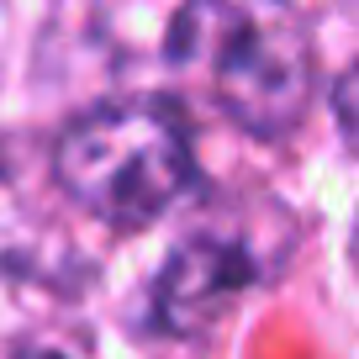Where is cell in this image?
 I'll return each instance as SVG.
<instances>
[{
  "mask_svg": "<svg viewBox=\"0 0 359 359\" xmlns=\"http://www.w3.org/2000/svg\"><path fill=\"white\" fill-rule=\"evenodd\" d=\"M164 58L248 137H285L312 106V37L291 0H191L169 22Z\"/></svg>",
  "mask_w": 359,
  "mask_h": 359,
  "instance_id": "1",
  "label": "cell"
},
{
  "mask_svg": "<svg viewBox=\"0 0 359 359\" xmlns=\"http://www.w3.org/2000/svg\"><path fill=\"white\" fill-rule=\"evenodd\" d=\"M53 175L64 196H74L106 227L158 222L196 180L191 133L164 101H116L85 111L53 154Z\"/></svg>",
  "mask_w": 359,
  "mask_h": 359,
  "instance_id": "2",
  "label": "cell"
},
{
  "mask_svg": "<svg viewBox=\"0 0 359 359\" xmlns=\"http://www.w3.org/2000/svg\"><path fill=\"white\" fill-rule=\"evenodd\" d=\"M254 254L238 238H185L154 285V323L175 338L217 327L254 285Z\"/></svg>",
  "mask_w": 359,
  "mask_h": 359,
  "instance_id": "3",
  "label": "cell"
},
{
  "mask_svg": "<svg viewBox=\"0 0 359 359\" xmlns=\"http://www.w3.org/2000/svg\"><path fill=\"white\" fill-rule=\"evenodd\" d=\"M6 32H11V16H6V0H0V64H6Z\"/></svg>",
  "mask_w": 359,
  "mask_h": 359,
  "instance_id": "4",
  "label": "cell"
},
{
  "mask_svg": "<svg viewBox=\"0 0 359 359\" xmlns=\"http://www.w3.org/2000/svg\"><path fill=\"white\" fill-rule=\"evenodd\" d=\"M22 359H64V354H43V348H32V354H22Z\"/></svg>",
  "mask_w": 359,
  "mask_h": 359,
  "instance_id": "5",
  "label": "cell"
}]
</instances>
